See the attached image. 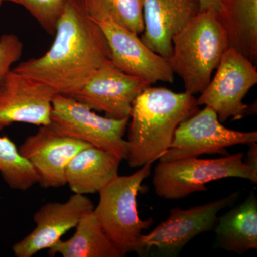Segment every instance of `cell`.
<instances>
[{"instance_id": "4fadbf2b", "label": "cell", "mask_w": 257, "mask_h": 257, "mask_svg": "<svg viewBox=\"0 0 257 257\" xmlns=\"http://www.w3.org/2000/svg\"><path fill=\"white\" fill-rule=\"evenodd\" d=\"M89 146L92 145L41 126L25 139L18 150L35 170L37 184L43 188H60L67 185L65 171L69 162Z\"/></svg>"}, {"instance_id": "44dd1931", "label": "cell", "mask_w": 257, "mask_h": 257, "mask_svg": "<svg viewBox=\"0 0 257 257\" xmlns=\"http://www.w3.org/2000/svg\"><path fill=\"white\" fill-rule=\"evenodd\" d=\"M0 175L5 183L15 190L25 192L37 184V175L31 165L7 136L0 137Z\"/></svg>"}, {"instance_id": "277c9868", "label": "cell", "mask_w": 257, "mask_h": 257, "mask_svg": "<svg viewBox=\"0 0 257 257\" xmlns=\"http://www.w3.org/2000/svg\"><path fill=\"white\" fill-rule=\"evenodd\" d=\"M154 162H147L133 175H118L99 192V202L93 210L101 229L122 256L136 252L143 231L154 223L152 218L140 219L137 205L142 184L150 175Z\"/></svg>"}, {"instance_id": "ffe728a7", "label": "cell", "mask_w": 257, "mask_h": 257, "mask_svg": "<svg viewBox=\"0 0 257 257\" xmlns=\"http://www.w3.org/2000/svg\"><path fill=\"white\" fill-rule=\"evenodd\" d=\"M82 3L94 21L110 20L138 35L144 31V0H83Z\"/></svg>"}, {"instance_id": "7c38bea8", "label": "cell", "mask_w": 257, "mask_h": 257, "mask_svg": "<svg viewBox=\"0 0 257 257\" xmlns=\"http://www.w3.org/2000/svg\"><path fill=\"white\" fill-rule=\"evenodd\" d=\"M55 92L12 69L0 84V132L14 123L47 126Z\"/></svg>"}, {"instance_id": "2e32d148", "label": "cell", "mask_w": 257, "mask_h": 257, "mask_svg": "<svg viewBox=\"0 0 257 257\" xmlns=\"http://www.w3.org/2000/svg\"><path fill=\"white\" fill-rule=\"evenodd\" d=\"M121 160L93 146L79 151L65 171L66 184L74 194L99 193L119 175Z\"/></svg>"}, {"instance_id": "8fae6325", "label": "cell", "mask_w": 257, "mask_h": 257, "mask_svg": "<svg viewBox=\"0 0 257 257\" xmlns=\"http://www.w3.org/2000/svg\"><path fill=\"white\" fill-rule=\"evenodd\" d=\"M95 22L105 37L111 63L116 68L151 84L174 82L175 74L168 60L149 48L138 34L110 20Z\"/></svg>"}, {"instance_id": "ba28073f", "label": "cell", "mask_w": 257, "mask_h": 257, "mask_svg": "<svg viewBox=\"0 0 257 257\" xmlns=\"http://www.w3.org/2000/svg\"><path fill=\"white\" fill-rule=\"evenodd\" d=\"M256 83V64L237 50L228 47L214 78L197 99L198 106L214 109L221 123L229 118L239 120L256 114V104L248 105L243 100Z\"/></svg>"}, {"instance_id": "d6986e66", "label": "cell", "mask_w": 257, "mask_h": 257, "mask_svg": "<svg viewBox=\"0 0 257 257\" xmlns=\"http://www.w3.org/2000/svg\"><path fill=\"white\" fill-rule=\"evenodd\" d=\"M70 239H60L48 249L50 256L122 257L101 229L93 211L82 218Z\"/></svg>"}, {"instance_id": "5bb4252c", "label": "cell", "mask_w": 257, "mask_h": 257, "mask_svg": "<svg viewBox=\"0 0 257 257\" xmlns=\"http://www.w3.org/2000/svg\"><path fill=\"white\" fill-rule=\"evenodd\" d=\"M89 198L74 194L64 202H48L34 214L35 229L12 248L16 257H32L49 249L84 216L94 210Z\"/></svg>"}, {"instance_id": "cb8c5ba5", "label": "cell", "mask_w": 257, "mask_h": 257, "mask_svg": "<svg viewBox=\"0 0 257 257\" xmlns=\"http://www.w3.org/2000/svg\"><path fill=\"white\" fill-rule=\"evenodd\" d=\"M248 150L244 162L257 170V145L252 143L248 145Z\"/></svg>"}, {"instance_id": "6da1fadb", "label": "cell", "mask_w": 257, "mask_h": 257, "mask_svg": "<svg viewBox=\"0 0 257 257\" xmlns=\"http://www.w3.org/2000/svg\"><path fill=\"white\" fill-rule=\"evenodd\" d=\"M50 50L13 69L50 87L56 94L70 96L96 69L110 60V51L97 23L79 0H67Z\"/></svg>"}, {"instance_id": "30bf717a", "label": "cell", "mask_w": 257, "mask_h": 257, "mask_svg": "<svg viewBox=\"0 0 257 257\" xmlns=\"http://www.w3.org/2000/svg\"><path fill=\"white\" fill-rule=\"evenodd\" d=\"M151 84L106 62L72 95L93 111H101L113 119H130L137 96Z\"/></svg>"}, {"instance_id": "8992f818", "label": "cell", "mask_w": 257, "mask_h": 257, "mask_svg": "<svg viewBox=\"0 0 257 257\" xmlns=\"http://www.w3.org/2000/svg\"><path fill=\"white\" fill-rule=\"evenodd\" d=\"M128 121L99 116L71 96L55 94L47 126L58 135L89 144L122 161L128 155L124 137Z\"/></svg>"}, {"instance_id": "9c48e42d", "label": "cell", "mask_w": 257, "mask_h": 257, "mask_svg": "<svg viewBox=\"0 0 257 257\" xmlns=\"http://www.w3.org/2000/svg\"><path fill=\"white\" fill-rule=\"evenodd\" d=\"M257 142V132H239L225 127L214 109L205 106L179 125L173 142L161 162L198 157L205 154L229 155L226 149Z\"/></svg>"}, {"instance_id": "7a4b0ae2", "label": "cell", "mask_w": 257, "mask_h": 257, "mask_svg": "<svg viewBox=\"0 0 257 257\" xmlns=\"http://www.w3.org/2000/svg\"><path fill=\"white\" fill-rule=\"evenodd\" d=\"M198 111L197 99L188 92L145 88L132 106L126 140L128 166L138 168L160 160L172 145L179 125Z\"/></svg>"}, {"instance_id": "9a60e30c", "label": "cell", "mask_w": 257, "mask_h": 257, "mask_svg": "<svg viewBox=\"0 0 257 257\" xmlns=\"http://www.w3.org/2000/svg\"><path fill=\"white\" fill-rule=\"evenodd\" d=\"M199 12V0H144L142 41L169 60L172 37Z\"/></svg>"}, {"instance_id": "e0dca14e", "label": "cell", "mask_w": 257, "mask_h": 257, "mask_svg": "<svg viewBox=\"0 0 257 257\" xmlns=\"http://www.w3.org/2000/svg\"><path fill=\"white\" fill-rule=\"evenodd\" d=\"M214 231L219 247L243 254L257 248V198L251 191L246 199L218 216Z\"/></svg>"}, {"instance_id": "7402d4cb", "label": "cell", "mask_w": 257, "mask_h": 257, "mask_svg": "<svg viewBox=\"0 0 257 257\" xmlns=\"http://www.w3.org/2000/svg\"><path fill=\"white\" fill-rule=\"evenodd\" d=\"M28 10L49 35H55L57 22L67 0H7Z\"/></svg>"}, {"instance_id": "52a82bcc", "label": "cell", "mask_w": 257, "mask_h": 257, "mask_svg": "<svg viewBox=\"0 0 257 257\" xmlns=\"http://www.w3.org/2000/svg\"><path fill=\"white\" fill-rule=\"evenodd\" d=\"M239 192L202 205L182 209L172 208L165 221L147 234H143L136 253L152 256L175 257L199 234L213 231L218 214L234 205Z\"/></svg>"}, {"instance_id": "603a6c76", "label": "cell", "mask_w": 257, "mask_h": 257, "mask_svg": "<svg viewBox=\"0 0 257 257\" xmlns=\"http://www.w3.org/2000/svg\"><path fill=\"white\" fill-rule=\"evenodd\" d=\"M23 43L14 34L0 37V84L12 69V66L21 58Z\"/></svg>"}, {"instance_id": "5b68a950", "label": "cell", "mask_w": 257, "mask_h": 257, "mask_svg": "<svg viewBox=\"0 0 257 257\" xmlns=\"http://www.w3.org/2000/svg\"><path fill=\"white\" fill-rule=\"evenodd\" d=\"M242 152L217 159L189 157L159 162L154 171L155 194L167 200L182 199L196 192H207L206 184L236 177L257 183V170L246 165Z\"/></svg>"}, {"instance_id": "484cf974", "label": "cell", "mask_w": 257, "mask_h": 257, "mask_svg": "<svg viewBox=\"0 0 257 257\" xmlns=\"http://www.w3.org/2000/svg\"><path fill=\"white\" fill-rule=\"evenodd\" d=\"M5 2H7V0H0V6H2Z\"/></svg>"}, {"instance_id": "d4e9b609", "label": "cell", "mask_w": 257, "mask_h": 257, "mask_svg": "<svg viewBox=\"0 0 257 257\" xmlns=\"http://www.w3.org/2000/svg\"><path fill=\"white\" fill-rule=\"evenodd\" d=\"M200 11L202 10H214L219 12L220 10L221 0H199Z\"/></svg>"}, {"instance_id": "ac0fdd59", "label": "cell", "mask_w": 257, "mask_h": 257, "mask_svg": "<svg viewBox=\"0 0 257 257\" xmlns=\"http://www.w3.org/2000/svg\"><path fill=\"white\" fill-rule=\"evenodd\" d=\"M229 47L257 62V0H221L218 12Z\"/></svg>"}, {"instance_id": "4316f807", "label": "cell", "mask_w": 257, "mask_h": 257, "mask_svg": "<svg viewBox=\"0 0 257 257\" xmlns=\"http://www.w3.org/2000/svg\"><path fill=\"white\" fill-rule=\"evenodd\" d=\"M79 1H81V2H82V1H83V0H79Z\"/></svg>"}, {"instance_id": "3957f363", "label": "cell", "mask_w": 257, "mask_h": 257, "mask_svg": "<svg viewBox=\"0 0 257 257\" xmlns=\"http://www.w3.org/2000/svg\"><path fill=\"white\" fill-rule=\"evenodd\" d=\"M169 63L184 82L185 92L202 93L229 47L217 12L202 10L172 37Z\"/></svg>"}]
</instances>
